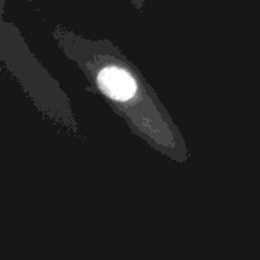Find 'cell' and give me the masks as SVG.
<instances>
[{
	"mask_svg": "<svg viewBox=\"0 0 260 260\" xmlns=\"http://www.w3.org/2000/svg\"><path fill=\"white\" fill-rule=\"evenodd\" d=\"M101 90L114 101H128L136 93V81L131 75L117 67H105L98 75Z\"/></svg>",
	"mask_w": 260,
	"mask_h": 260,
	"instance_id": "cell-1",
	"label": "cell"
}]
</instances>
